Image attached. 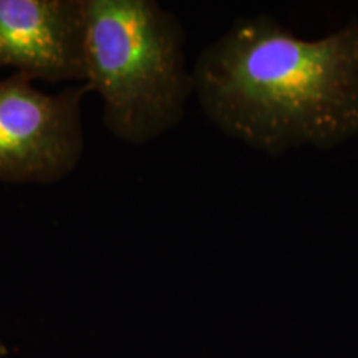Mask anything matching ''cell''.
I'll list each match as a JSON object with an SVG mask.
<instances>
[{"label":"cell","mask_w":358,"mask_h":358,"mask_svg":"<svg viewBox=\"0 0 358 358\" xmlns=\"http://www.w3.org/2000/svg\"><path fill=\"white\" fill-rule=\"evenodd\" d=\"M211 123L271 156L358 140V20L302 38L267 13L232 22L192 65Z\"/></svg>","instance_id":"obj_1"},{"label":"cell","mask_w":358,"mask_h":358,"mask_svg":"<svg viewBox=\"0 0 358 358\" xmlns=\"http://www.w3.org/2000/svg\"><path fill=\"white\" fill-rule=\"evenodd\" d=\"M85 87L116 140L145 145L182 122L194 95L186 34L155 0H82Z\"/></svg>","instance_id":"obj_2"},{"label":"cell","mask_w":358,"mask_h":358,"mask_svg":"<svg viewBox=\"0 0 358 358\" xmlns=\"http://www.w3.org/2000/svg\"><path fill=\"white\" fill-rule=\"evenodd\" d=\"M87 93L80 85L50 95L24 75L0 78V181L48 185L78 166Z\"/></svg>","instance_id":"obj_3"},{"label":"cell","mask_w":358,"mask_h":358,"mask_svg":"<svg viewBox=\"0 0 358 358\" xmlns=\"http://www.w3.org/2000/svg\"><path fill=\"white\" fill-rule=\"evenodd\" d=\"M82 0H0V70L85 82Z\"/></svg>","instance_id":"obj_4"},{"label":"cell","mask_w":358,"mask_h":358,"mask_svg":"<svg viewBox=\"0 0 358 358\" xmlns=\"http://www.w3.org/2000/svg\"><path fill=\"white\" fill-rule=\"evenodd\" d=\"M7 355H8L7 347L3 345V342H2V340H0V358H6Z\"/></svg>","instance_id":"obj_5"}]
</instances>
